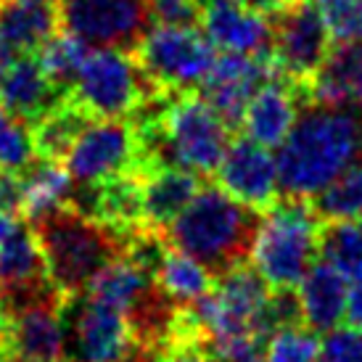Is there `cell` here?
<instances>
[{"mask_svg": "<svg viewBox=\"0 0 362 362\" xmlns=\"http://www.w3.org/2000/svg\"><path fill=\"white\" fill-rule=\"evenodd\" d=\"M281 80H286V74L272 53H222L214 61L209 77L204 80L199 95L220 114L230 130H235L241 127L243 111L254 95L264 85Z\"/></svg>", "mask_w": 362, "mask_h": 362, "instance_id": "cell-11", "label": "cell"}, {"mask_svg": "<svg viewBox=\"0 0 362 362\" xmlns=\"http://www.w3.org/2000/svg\"><path fill=\"white\" fill-rule=\"evenodd\" d=\"M64 98L66 95L42 71L35 53H19L16 59H11L0 80V106L24 119L30 127Z\"/></svg>", "mask_w": 362, "mask_h": 362, "instance_id": "cell-15", "label": "cell"}, {"mask_svg": "<svg viewBox=\"0 0 362 362\" xmlns=\"http://www.w3.org/2000/svg\"><path fill=\"white\" fill-rule=\"evenodd\" d=\"M354 106L362 109V77H360V85H357V98H354Z\"/></svg>", "mask_w": 362, "mask_h": 362, "instance_id": "cell-40", "label": "cell"}, {"mask_svg": "<svg viewBox=\"0 0 362 362\" xmlns=\"http://www.w3.org/2000/svg\"><path fill=\"white\" fill-rule=\"evenodd\" d=\"M151 362H214V357L199 341H167L153 352Z\"/></svg>", "mask_w": 362, "mask_h": 362, "instance_id": "cell-33", "label": "cell"}, {"mask_svg": "<svg viewBox=\"0 0 362 362\" xmlns=\"http://www.w3.org/2000/svg\"><path fill=\"white\" fill-rule=\"evenodd\" d=\"M322 220L315 214L310 199L281 196L267 214H262L252 252L257 267L270 288H296L320 254Z\"/></svg>", "mask_w": 362, "mask_h": 362, "instance_id": "cell-4", "label": "cell"}, {"mask_svg": "<svg viewBox=\"0 0 362 362\" xmlns=\"http://www.w3.org/2000/svg\"><path fill=\"white\" fill-rule=\"evenodd\" d=\"M214 175L228 196L257 211H267L281 202L278 159L252 138H235Z\"/></svg>", "mask_w": 362, "mask_h": 362, "instance_id": "cell-12", "label": "cell"}, {"mask_svg": "<svg viewBox=\"0 0 362 362\" xmlns=\"http://www.w3.org/2000/svg\"><path fill=\"white\" fill-rule=\"evenodd\" d=\"M51 283L45 254L30 222L16 228L0 241V288H32Z\"/></svg>", "mask_w": 362, "mask_h": 362, "instance_id": "cell-20", "label": "cell"}, {"mask_svg": "<svg viewBox=\"0 0 362 362\" xmlns=\"http://www.w3.org/2000/svg\"><path fill=\"white\" fill-rule=\"evenodd\" d=\"M30 225L45 254L48 278L64 296H82L88 291L93 278L127 252L132 235L93 220L69 204Z\"/></svg>", "mask_w": 362, "mask_h": 362, "instance_id": "cell-3", "label": "cell"}, {"mask_svg": "<svg viewBox=\"0 0 362 362\" xmlns=\"http://www.w3.org/2000/svg\"><path fill=\"white\" fill-rule=\"evenodd\" d=\"M267 362H322V344L317 331L293 325L275 331L267 339Z\"/></svg>", "mask_w": 362, "mask_h": 362, "instance_id": "cell-29", "label": "cell"}, {"mask_svg": "<svg viewBox=\"0 0 362 362\" xmlns=\"http://www.w3.org/2000/svg\"><path fill=\"white\" fill-rule=\"evenodd\" d=\"M241 3H246L249 8L259 11L264 16H275V13H281L283 8H288L293 0H241Z\"/></svg>", "mask_w": 362, "mask_h": 362, "instance_id": "cell-36", "label": "cell"}, {"mask_svg": "<svg viewBox=\"0 0 362 362\" xmlns=\"http://www.w3.org/2000/svg\"><path fill=\"white\" fill-rule=\"evenodd\" d=\"M132 56L153 88L164 93L202 88L217 61L214 45L196 27H153Z\"/></svg>", "mask_w": 362, "mask_h": 362, "instance_id": "cell-6", "label": "cell"}, {"mask_svg": "<svg viewBox=\"0 0 362 362\" xmlns=\"http://www.w3.org/2000/svg\"><path fill=\"white\" fill-rule=\"evenodd\" d=\"M153 93L164 90L153 88L135 56L117 48H98L85 59L69 98L93 119H127Z\"/></svg>", "mask_w": 362, "mask_h": 362, "instance_id": "cell-5", "label": "cell"}, {"mask_svg": "<svg viewBox=\"0 0 362 362\" xmlns=\"http://www.w3.org/2000/svg\"><path fill=\"white\" fill-rule=\"evenodd\" d=\"M349 283L328 262H315L299 283L304 325L312 331H331L346 315Z\"/></svg>", "mask_w": 362, "mask_h": 362, "instance_id": "cell-18", "label": "cell"}, {"mask_svg": "<svg viewBox=\"0 0 362 362\" xmlns=\"http://www.w3.org/2000/svg\"><path fill=\"white\" fill-rule=\"evenodd\" d=\"M90 122H93L90 114L66 95L42 119H37L32 124V143H35L37 159L61 161L64 164L66 153L71 151V146L77 143V138L85 132V127Z\"/></svg>", "mask_w": 362, "mask_h": 362, "instance_id": "cell-23", "label": "cell"}, {"mask_svg": "<svg viewBox=\"0 0 362 362\" xmlns=\"http://www.w3.org/2000/svg\"><path fill=\"white\" fill-rule=\"evenodd\" d=\"M281 196L312 199L362 159V114L352 106L307 103L278 146Z\"/></svg>", "mask_w": 362, "mask_h": 362, "instance_id": "cell-1", "label": "cell"}, {"mask_svg": "<svg viewBox=\"0 0 362 362\" xmlns=\"http://www.w3.org/2000/svg\"><path fill=\"white\" fill-rule=\"evenodd\" d=\"M328 51L331 32L322 21L317 3L293 0L288 8L272 16V56L286 80L307 85L322 66Z\"/></svg>", "mask_w": 362, "mask_h": 362, "instance_id": "cell-10", "label": "cell"}, {"mask_svg": "<svg viewBox=\"0 0 362 362\" xmlns=\"http://www.w3.org/2000/svg\"><path fill=\"white\" fill-rule=\"evenodd\" d=\"M259 225L262 211L235 202L220 185H204L164 235L217 278L252 259Z\"/></svg>", "mask_w": 362, "mask_h": 362, "instance_id": "cell-2", "label": "cell"}, {"mask_svg": "<svg viewBox=\"0 0 362 362\" xmlns=\"http://www.w3.org/2000/svg\"><path fill=\"white\" fill-rule=\"evenodd\" d=\"M346 320L352 325H362V278L352 281L349 299H346Z\"/></svg>", "mask_w": 362, "mask_h": 362, "instance_id": "cell-35", "label": "cell"}, {"mask_svg": "<svg viewBox=\"0 0 362 362\" xmlns=\"http://www.w3.org/2000/svg\"><path fill=\"white\" fill-rule=\"evenodd\" d=\"M64 167L69 170L71 180L82 185H95L122 175H148L141 138L130 119H93L66 153Z\"/></svg>", "mask_w": 362, "mask_h": 362, "instance_id": "cell-7", "label": "cell"}, {"mask_svg": "<svg viewBox=\"0 0 362 362\" xmlns=\"http://www.w3.org/2000/svg\"><path fill=\"white\" fill-rule=\"evenodd\" d=\"M148 11L159 27H199L204 0H148Z\"/></svg>", "mask_w": 362, "mask_h": 362, "instance_id": "cell-31", "label": "cell"}, {"mask_svg": "<svg viewBox=\"0 0 362 362\" xmlns=\"http://www.w3.org/2000/svg\"><path fill=\"white\" fill-rule=\"evenodd\" d=\"M13 228H16V217H11V214H3V211H0V241H3Z\"/></svg>", "mask_w": 362, "mask_h": 362, "instance_id": "cell-37", "label": "cell"}, {"mask_svg": "<svg viewBox=\"0 0 362 362\" xmlns=\"http://www.w3.org/2000/svg\"><path fill=\"white\" fill-rule=\"evenodd\" d=\"M71 310L66 296V339H69V362H130L141 344L135 341L127 315L117 307L77 296Z\"/></svg>", "mask_w": 362, "mask_h": 362, "instance_id": "cell-9", "label": "cell"}, {"mask_svg": "<svg viewBox=\"0 0 362 362\" xmlns=\"http://www.w3.org/2000/svg\"><path fill=\"white\" fill-rule=\"evenodd\" d=\"M204 35L225 53H272V24L264 13L249 8L241 0L204 3Z\"/></svg>", "mask_w": 362, "mask_h": 362, "instance_id": "cell-13", "label": "cell"}, {"mask_svg": "<svg viewBox=\"0 0 362 362\" xmlns=\"http://www.w3.org/2000/svg\"><path fill=\"white\" fill-rule=\"evenodd\" d=\"M362 77V45L360 42H336L317 74L307 88L310 103L322 106H349L357 98V85Z\"/></svg>", "mask_w": 362, "mask_h": 362, "instance_id": "cell-19", "label": "cell"}, {"mask_svg": "<svg viewBox=\"0 0 362 362\" xmlns=\"http://www.w3.org/2000/svg\"><path fill=\"white\" fill-rule=\"evenodd\" d=\"M0 211L11 217H21L24 211V180L21 172L0 170Z\"/></svg>", "mask_w": 362, "mask_h": 362, "instance_id": "cell-34", "label": "cell"}, {"mask_svg": "<svg viewBox=\"0 0 362 362\" xmlns=\"http://www.w3.org/2000/svg\"><path fill=\"white\" fill-rule=\"evenodd\" d=\"M156 288V278L127 254L109 262L88 286V296L130 315Z\"/></svg>", "mask_w": 362, "mask_h": 362, "instance_id": "cell-21", "label": "cell"}, {"mask_svg": "<svg viewBox=\"0 0 362 362\" xmlns=\"http://www.w3.org/2000/svg\"><path fill=\"white\" fill-rule=\"evenodd\" d=\"M322 222H354L362 217V164L346 170L310 199Z\"/></svg>", "mask_w": 362, "mask_h": 362, "instance_id": "cell-26", "label": "cell"}, {"mask_svg": "<svg viewBox=\"0 0 362 362\" xmlns=\"http://www.w3.org/2000/svg\"><path fill=\"white\" fill-rule=\"evenodd\" d=\"M307 103L310 98L304 85L291 80L270 82L249 101L241 127L246 130V138L257 141L264 148H275L288 138Z\"/></svg>", "mask_w": 362, "mask_h": 362, "instance_id": "cell-14", "label": "cell"}, {"mask_svg": "<svg viewBox=\"0 0 362 362\" xmlns=\"http://www.w3.org/2000/svg\"><path fill=\"white\" fill-rule=\"evenodd\" d=\"M21 180H24L21 217L27 222H37L45 214L66 206L74 191V180L61 161L35 159L27 170H21Z\"/></svg>", "mask_w": 362, "mask_h": 362, "instance_id": "cell-22", "label": "cell"}, {"mask_svg": "<svg viewBox=\"0 0 362 362\" xmlns=\"http://www.w3.org/2000/svg\"><path fill=\"white\" fill-rule=\"evenodd\" d=\"M11 59H13V53L8 51V45L0 40V80H3V74H6V69H8Z\"/></svg>", "mask_w": 362, "mask_h": 362, "instance_id": "cell-38", "label": "cell"}, {"mask_svg": "<svg viewBox=\"0 0 362 362\" xmlns=\"http://www.w3.org/2000/svg\"><path fill=\"white\" fill-rule=\"evenodd\" d=\"M322 362H362V325H344L325 331Z\"/></svg>", "mask_w": 362, "mask_h": 362, "instance_id": "cell-32", "label": "cell"}, {"mask_svg": "<svg viewBox=\"0 0 362 362\" xmlns=\"http://www.w3.org/2000/svg\"><path fill=\"white\" fill-rule=\"evenodd\" d=\"M336 42L362 45V0H315Z\"/></svg>", "mask_w": 362, "mask_h": 362, "instance_id": "cell-30", "label": "cell"}, {"mask_svg": "<svg viewBox=\"0 0 362 362\" xmlns=\"http://www.w3.org/2000/svg\"><path fill=\"white\" fill-rule=\"evenodd\" d=\"M37 159L32 127L0 106V170L21 172Z\"/></svg>", "mask_w": 362, "mask_h": 362, "instance_id": "cell-28", "label": "cell"}, {"mask_svg": "<svg viewBox=\"0 0 362 362\" xmlns=\"http://www.w3.org/2000/svg\"><path fill=\"white\" fill-rule=\"evenodd\" d=\"M202 175L182 167H156L141 177V206L143 225L164 233L170 222L180 214L193 196L202 191Z\"/></svg>", "mask_w": 362, "mask_h": 362, "instance_id": "cell-16", "label": "cell"}, {"mask_svg": "<svg viewBox=\"0 0 362 362\" xmlns=\"http://www.w3.org/2000/svg\"><path fill=\"white\" fill-rule=\"evenodd\" d=\"M320 254L346 281L362 278V228L354 222H322Z\"/></svg>", "mask_w": 362, "mask_h": 362, "instance_id": "cell-27", "label": "cell"}, {"mask_svg": "<svg viewBox=\"0 0 362 362\" xmlns=\"http://www.w3.org/2000/svg\"><path fill=\"white\" fill-rule=\"evenodd\" d=\"M90 51L93 48L82 40V37L61 30V32H56L35 56H37L42 71L51 77L53 85H56L64 95H69L71 85L77 80V74H80L85 59L90 56Z\"/></svg>", "mask_w": 362, "mask_h": 362, "instance_id": "cell-25", "label": "cell"}, {"mask_svg": "<svg viewBox=\"0 0 362 362\" xmlns=\"http://www.w3.org/2000/svg\"><path fill=\"white\" fill-rule=\"evenodd\" d=\"M59 27V8L53 3L0 0V40L11 53H37Z\"/></svg>", "mask_w": 362, "mask_h": 362, "instance_id": "cell-17", "label": "cell"}, {"mask_svg": "<svg viewBox=\"0 0 362 362\" xmlns=\"http://www.w3.org/2000/svg\"><path fill=\"white\" fill-rule=\"evenodd\" d=\"M156 283L175 304H193L199 302L204 293L214 288V275L204 267L199 259H193L191 254L167 243V249L161 254L159 267H156Z\"/></svg>", "mask_w": 362, "mask_h": 362, "instance_id": "cell-24", "label": "cell"}, {"mask_svg": "<svg viewBox=\"0 0 362 362\" xmlns=\"http://www.w3.org/2000/svg\"><path fill=\"white\" fill-rule=\"evenodd\" d=\"M233 362H267V360H262L259 354H246V357H238V360H233Z\"/></svg>", "mask_w": 362, "mask_h": 362, "instance_id": "cell-39", "label": "cell"}, {"mask_svg": "<svg viewBox=\"0 0 362 362\" xmlns=\"http://www.w3.org/2000/svg\"><path fill=\"white\" fill-rule=\"evenodd\" d=\"M45 3H56V0H45Z\"/></svg>", "mask_w": 362, "mask_h": 362, "instance_id": "cell-41", "label": "cell"}, {"mask_svg": "<svg viewBox=\"0 0 362 362\" xmlns=\"http://www.w3.org/2000/svg\"><path fill=\"white\" fill-rule=\"evenodd\" d=\"M59 24L88 45L135 51L151 30L148 0H59Z\"/></svg>", "mask_w": 362, "mask_h": 362, "instance_id": "cell-8", "label": "cell"}]
</instances>
